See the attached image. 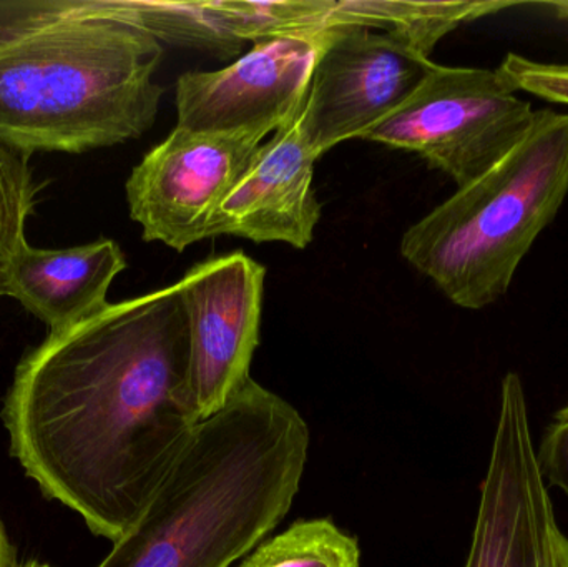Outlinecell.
I'll use <instances>...</instances> for the list:
<instances>
[{"label": "cell", "instance_id": "1", "mask_svg": "<svg viewBox=\"0 0 568 567\" xmlns=\"http://www.w3.org/2000/svg\"><path fill=\"white\" fill-rule=\"evenodd\" d=\"M3 423L43 495L119 541L200 423L176 283L50 332L17 366Z\"/></svg>", "mask_w": 568, "mask_h": 567}, {"label": "cell", "instance_id": "2", "mask_svg": "<svg viewBox=\"0 0 568 567\" xmlns=\"http://www.w3.org/2000/svg\"><path fill=\"white\" fill-rule=\"evenodd\" d=\"M310 442L297 409L250 379L199 423L142 516L99 567H232L290 512Z\"/></svg>", "mask_w": 568, "mask_h": 567}, {"label": "cell", "instance_id": "3", "mask_svg": "<svg viewBox=\"0 0 568 567\" xmlns=\"http://www.w3.org/2000/svg\"><path fill=\"white\" fill-rule=\"evenodd\" d=\"M162 42L145 30L53 2H0V139L83 153L149 132L163 87Z\"/></svg>", "mask_w": 568, "mask_h": 567}, {"label": "cell", "instance_id": "4", "mask_svg": "<svg viewBox=\"0 0 568 567\" xmlns=\"http://www.w3.org/2000/svg\"><path fill=\"white\" fill-rule=\"evenodd\" d=\"M568 195V113L536 110L523 139L400 240V255L464 310L499 302Z\"/></svg>", "mask_w": 568, "mask_h": 567}, {"label": "cell", "instance_id": "5", "mask_svg": "<svg viewBox=\"0 0 568 567\" xmlns=\"http://www.w3.org/2000/svg\"><path fill=\"white\" fill-rule=\"evenodd\" d=\"M534 117L499 69L434 63L419 89L363 139L417 153L460 189L493 169Z\"/></svg>", "mask_w": 568, "mask_h": 567}, {"label": "cell", "instance_id": "6", "mask_svg": "<svg viewBox=\"0 0 568 567\" xmlns=\"http://www.w3.org/2000/svg\"><path fill=\"white\" fill-rule=\"evenodd\" d=\"M433 67L429 53L400 30L329 27L301 112L304 142L320 159L337 143L363 139L419 89Z\"/></svg>", "mask_w": 568, "mask_h": 567}, {"label": "cell", "instance_id": "7", "mask_svg": "<svg viewBox=\"0 0 568 567\" xmlns=\"http://www.w3.org/2000/svg\"><path fill=\"white\" fill-rule=\"evenodd\" d=\"M466 567H568V538L537 462L529 403L517 373L503 379Z\"/></svg>", "mask_w": 568, "mask_h": 567}, {"label": "cell", "instance_id": "8", "mask_svg": "<svg viewBox=\"0 0 568 567\" xmlns=\"http://www.w3.org/2000/svg\"><path fill=\"white\" fill-rule=\"evenodd\" d=\"M263 139L196 133L175 126L125 183L133 222L145 242L185 252L209 239L223 200L252 165Z\"/></svg>", "mask_w": 568, "mask_h": 567}, {"label": "cell", "instance_id": "9", "mask_svg": "<svg viewBox=\"0 0 568 567\" xmlns=\"http://www.w3.org/2000/svg\"><path fill=\"white\" fill-rule=\"evenodd\" d=\"M266 270L243 252L196 263L176 283L189 332V388L200 422L252 379Z\"/></svg>", "mask_w": 568, "mask_h": 567}, {"label": "cell", "instance_id": "10", "mask_svg": "<svg viewBox=\"0 0 568 567\" xmlns=\"http://www.w3.org/2000/svg\"><path fill=\"white\" fill-rule=\"evenodd\" d=\"M329 29L255 43L232 65L176 80V126L265 140L306 102L314 63Z\"/></svg>", "mask_w": 568, "mask_h": 567}, {"label": "cell", "instance_id": "11", "mask_svg": "<svg viewBox=\"0 0 568 567\" xmlns=\"http://www.w3.org/2000/svg\"><path fill=\"white\" fill-rule=\"evenodd\" d=\"M301 112L260 146L245 175L220 205L209 239L233 235L300 250L313 242L323 205L313 186L317 156L304 142Z\"/></svg>", "mask_w": 568, "mask_h": 567}, {"label": "cell", "instance_id": "12", "mask_svg": "<svg viewBox=\"0 0 568 567\" xmlns=\"http://www.w3.org/2000/svg\"><path fill=\"white\" fill-rule=\"evenodd\" d=\"M125 269L122 249L110 239L55 250L27 243L7 276L6 296L57 332L103 312L113 280Z\"/></svg>", "mask_w": 568, "mask_h": 567}, {"label": "cell", "instance_id": "13", "mask_svg": "<svg viewBox=\"0 0 568 567\" xmlns=\"http://www.w3.org/2000/svg\"><path fill=\"white\" fill-rule=\"evenodd\" d=\"M73 13L129 23L159 42L190 47L222 60L242 57L245 40L236 37L220 0L145 2V0H62Z\"/></svg>", "mask_w": 568, "mask_h": 567}, {"label": "cell", "instance_id": "14", "mask_svg": "<svg viewBox=\"0 0 568 567\" xmlns=\"http://www.w3.org/2000/svg\"><path fill=\"white\" fill-rule=\"evenodd\" d=\"M520 6L509 0L487 2H384V0H337L334 26H364L369 29H396L406 33L426 53H433L440 39L460 23L493 16Z\"/></svg>", "mask_w": 568, "mask_h": 567}, {"label": "cell", "instance_id": "15", "mask_svg": "<svg viewBox=\"0 0 568 567\" xmlns=\"http://www.w3.org/2000/svg\"><path fill=\"white\" fill-rule=\"evenodd\" d=\"M359 546L331 519H306L262 543L240 567H361Z\"/></svg>", "mask_w": 568, "mask_h": 567}, {"label": "cell", "instance_id": "16", "mask_svg": "<svg viewBox=\"0 0 568 567\" xmlns=\"http://www.w3.org/2000/svg\"><path fill=\"white\" fill-rule=\"evenodd\" d=\"M30 153L0 139V298L20 250L27 245V220L42 186L33 179Z\"/></svg>", "mask_w": 568, "mask_h": 567}, {"label": "cell", "instance_id": "17", "mask_svg": "<svg viewBox=\"0 0 568 567\" xmlns=\"http://www.w3.org/2000/svg\"><path fill=\"white\" fill-rule=\"evenodd\" d=\"M497 69L517 92L568 105V63L537 62L519 53H509Z\"/></svg>", "mask_w": 568, "mask_h": 567}, {"label": "cell", "instance_id": "18", "mask_svg": "<svg viewBox=\"0 0 568 567\" xmlns=\"http://www.w3.org/2000/svg\"><path fill=\"white\" fill-rule=\"evenodd\" d=\"M536 453L544 479L568 493V403L550 423Z\"/></svg>", "mask_w": 568, "mask_h": 567}, {"label": "cell", "instance_id": "19", "mask_svg": "<svg viewBox=\"0 0 568 567\" xmlns=\"http://www.w3.org/2000/svg\"><path fill=\"white\" fill-rule=\"evenodd\" d=\"M0 567H17L12 546H10L9 539H7L2 525H0Z\"/></svg>", "mask_w": 568, "mask_h": 567}, {"label": "cell", "instance_id": "20", "mask_svg": "<svg viewBox=\"0 0 568 567\" xmlns=\"http://www.w3.org/2000/svg\"><path fill=\"white\" fill-rule=\"evenodd\" d=\"M546 6L552 9L560 19L568 20V2H549Z\"/></svg>", "mask_w": 568, "mask_h": 567}, {"label": "cell", "instance_id": "21", "mask_svg": "<svg viewBox=\"0 0 568 567\" xmlns=\"http://www.w3.org/2000/svg\"><path fill=\"white\" fill-rule=\"evenodd\" d=\"M17 567H52V566L42 565V563L30 561V563H27V565L17 566Z\"/></svg>", "mask_w": 568, "mask_h": 567}]
</instances>
